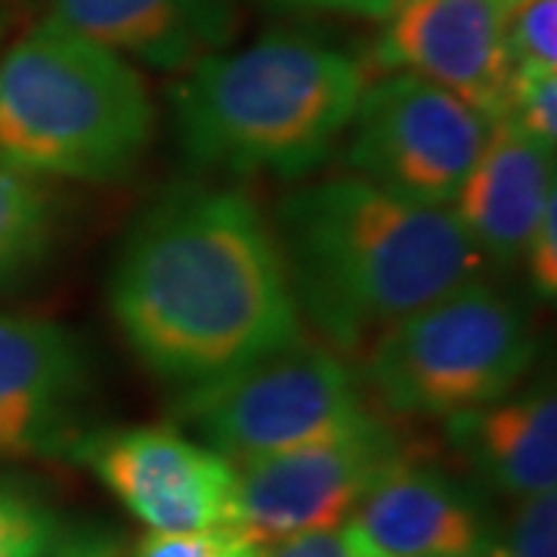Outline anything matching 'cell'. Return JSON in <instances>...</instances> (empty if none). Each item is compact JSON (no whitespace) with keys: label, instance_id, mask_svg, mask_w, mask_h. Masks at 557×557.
Returning <instances> with one entry per match:
<instances>
[{"label":"cell","instance_id":"6","mask_svg":"<svg viewBox=\"0 0 557 557\" xmlns=\"http://www.w3.org/2000/svg\"><path fill=\"white\" fill-rule=\"evenodd\" d=\"M177 416L233 468L338 437L369 412L350 369L298 335L239 369L186 387Z\"/></svg>","mask_w":557,"mask_h":557},{"label":"cell","instance_id":"8","mask_svg":"<svg viewBox=\"0 0 557 557\" xmlns=\"http://www.w3.org/2000/svg\"><path fill=\"white\" fill-rule=\"evenodd\" d=\"M403 453L397 431L369 416L347 434L242 465L236 468V530L267 548L338 527Z\"/></svg>","mask_w":557,"mask_h":557},{"label":"cell","instance_id":"5","mask_svg":"<svg viewBox=\"0 0 557 557\" xmlns=\"http://www.w3.org/2000/svg\"><path fill=\"white\" fill-rule=\"evenodd\" d=\"M533 357L518 300L474 278L381 332L366 347V381L394 416L449 418L508 397Z\"/></svg>","mask_w":557,"mask_h":557},{"label":"cell","instance_id":"16","mask_svg":"<svg viewBox=\"0 0 557 557\" xmlns=\"http://www.w3.org/2000/svg\"><path fill=\"white\" fill-rule=\"evenodd\" d=\"M53 211L35 174L0 156V260L20 276L50 248Z\"/></svg>","mask_w":557,"mask_h":557},{"label":"cell","instance_id":"3","mask_svg":"<svg viewBox=\"0 0 557 557\" xmlns=\"http://www.w3.org/2000/svg\"><path fill=\"white\" fill-rule=\"evenodd\" d=\"M357 60L300 35L193 62L171 94L186 159L220 174H310L354 119Z\"/></svg>","mask_w":557,"mask_h":557},{"label":"cell","instance_id":"2","mask_svg":"<svg viewBox=\"0 0 557 557\" xmlns=\"http://www.w3.org/2000/svg\"><path fill=\"white\" fill-rule=\"evenodd\" d=\"M276 245L298 313L341 354L474 282L483 255L446 208L359 177L300 186L276 211Z\"/></svg>","mask_w":557,"mask_h":557},{"label":"cell","instance_id":"18","mask_svg":"<svg viewBox=\"0 0 557 557\" xmlns=\"http://www.w3.org/2000/svg\"><path fill=\"white\" fill-rule=\"evenodd\" d=\"M57 539V515L40 498L0 483V557H44Z\"/></svg>","mask_w":557,"mask_h":557},{"label":"cell","instance_id":"19","mask_svg":"<svg viewBox=\"0 0 557 557\" xmlns=\"http://www.w3.org/2000/svg\"><path fill=\"white\" fill-rule=\"evenodd\" d=\"M490 557H557V496L555 490L520 498L508 527L490 536Z\"/></svg>","mask_w":557,"mask_h":557},{"label":"cell","instance_id":"10","mask_svg":"<svg viewBox=\"0 0 557 557\" xmlns=\"http://www.w3.org/2000/svg\"><path fill=\"white\" fill-rule=\"evenodd\" d=\"M508 0H406L384 20L375 60L446 87L493 121L505 112L511 60L505 50Z\"/></svg>","mask_w":557,"mask_h":557},{"label":"cell","instance_id":"15","mask_svg":"<svg viewBox=\"0 0 557 557\" xmlns=\"http://www.w3.org/2000/svg\"><path fill=\"white\" fill-rule=\"evenodd\" d=\"M446 437L480 478L508 496H536L557 480V403L552 387L502 397L446 418Z\"/></svg>","mask_w":557,"mask_h":557},{"label":"cell","instance_id":"26","mask_svg":"<svg viewBox=\"0 0 557 557\" xmlns=\"http://www.w3.org/2000/svg\"><path fill=\"white\" fill-rule=\"evenodd\" d=\"M10 278H16V273H13V270H10V267L0 260V282H10Z\"/></svg>","mask_w":557,"mask_h":557},{"label":"cell","instance_id":"23","mask_svg":"<svg viewBox=\"0 0 557 557\" xmlns=\"http://www.w3.org/2000/svg\"><path fill=\"white\" fill-rule=\"evenodd\" d=\"M527 276L542 300H555L557 295V196L542 211L533 236L523 248Z\"/></svg>","mask_w":557,"mask_h":557},{"label":"cell","instance_id":"21","mask_svg":"<svg viewBox=\"0 0 557 557\" xmlns=\"http://www.w3.org/2000/svg\"><path fill=\"white\" fill-rule=\"evenodd\" d=\"M260 552L236 527H218L199 533H152L131 557H260Z\"/></svg>","mask_w":557,"mask_h":557},{"label":"cell","instance_id":"4","mask_svg":"<svg viewBox=\"0 0 557 557\" xmlns=\"http://www.w3.org/2000/svg\"><path fill=\"white\" fill-rule=\"evenodd\" d=\"M152 124L137 69L57 22H40L0 60V156L35 177H127Z\"/></svg>","mask_w":557,"mask_h":557},{"label":"cell","instance_id":"11","mask_svg":"<svg viewBox=\"0 0 557 557\" xmlns=\"http://www.w3.org/2000/svg\"><path fill=\"white\" fill-rule=\"evenodd\" d=\"M90 391L78 338L57 322L0 313V453L57 456L78 446Z\"/></svg>","mask_w":557,"mask_h":557},{"label":"cell","instance_id":"25","mask_svg":"<svg viewBox=\"0 0 557 557\" xmlns=\"http://www.w3.org/2000/svg\"><path fill=\"white\" fill-rule=\"evenodd\" d=\"M44 557H119L109 539L97 533H75V536L57 539L53 548Z\"/></svg>","mask_w":557,"mask_h":557},{"label":"cell","instance_id":"20","mask_svg":"<svg viewBox=\"0 0 557 557\" xmlns=\"http://www.w3.org/2000/svg\"><path fill=\"white\" fill-rule=\"evenodd\" d=\"M502 119L527 137L555 149L557 143V72H515Z\"/></svg>","mask_w":557,"mask_h":557},{"label":"cell","instance_id":"13","mask_svg":"<svg viewBox=\"0 0 557 557\" xmlns=\"http://www.w3.org/2000/svg\"><path fill=\"white\" fill-rule=\"evenodd\" d=\"M555 196V149L498 119L458 189L453 214L483 260L515 263Z\"/></svg>","mask_w":557,"mask_h":557},{"label":"cell","instance_id":"24","mask_svg":"<svg viewBox=\"0 0 557 557\" xmlns=\"http://www.w3.org/2000/svg\"><path fill=\"white\" fill-rule=\"evenodd\" d=\"M285 7H310V10H335L362 20H391L406 0H273Z\"/></svg>","mask_w":557,"mask_h":557},{"label":"cell","instance_id":"27","mask_svg":"<svg viewBox=\"0 0 557 557\" xmlns=\"http://www.w3.org/2000/svg\"><path fill=\"white\" fill-rule=\"evenodd\" d=\"M446 557H490V552H486V545H483V548H478V552H468V555H446Z\"/></svg>","mask_w":557,"mask_h":557},{"label":"cell","instance_id":"14","mask_svg":"<svg viewBox=\"0 0 557 557\" xmlns=\"http://www.w3.org/2000/svg\"><path fill=\"white\" fill-rule=\"evenodd\" d=\"M152 69H189L233 38L230 0H53L47 16Z\"/></svg>","mask_w":557,"mask_h":557},{"label":"cell","instance_id":"22","mask_svg":"<svg viewBox=\"0 0 557 557\" xmlns=\"http://www.w3.org/2000/svg\"><path fill=\"white\" fill-rule=\"evenodd\" d=\"M260 557H384L357 527V520H344L329 530H313L300 536L282 539L267 545Z\"/></svg>","mask_w":557,"mask_h":557},{"label":"cell","instance_id":"7","mask_svg":"<svg viewBox=\"0 0 557 557\" xmlns=\"http://www.w3.org/2000/svg\"><path fill=\"white\" fill-rule=\"evenodd\" d=\"M347 127L344 159L359 180L416 205L446 208L471 174L493 119L446 87L391 72L362 87Z\"/></svg>","mask_w":557,"mask_h":557},{"label":"cell","instance_id":"9","mask_svg":"<svg viewBox=\"0 0 557 557\" xmlns=\"http://www.w3.org/2000/svg\"><path fill=\"white\" fill-rule=\"evenodd\" d=\"M156 533L236 527V468L171 428H121L72 449Z\"/></svg>","mask_w":557,"mask_h":557},{"label":"cell","instance_id":"1","mask_svg":"<svg viewBox=\"0 0 557 557\" xmlns=\"http://www.w3.org/2000/svg\"><path fill=\"white\" fill-rule=\"evenodd\" d=\"M109 304L131 350L180 387L300 335L276 236L236 189L183 186L156 201L121 248Z\"/></svg>","mask_w":557,"mask_h":557},{"label":"cell","instance_id":"17","mask_svg":"<svg viewBox=\"0 0 557 557\" xmlns=\"http://www.w3.org/2000/svg\"><path fill=\"white\" fill-rule=\"evenodd\" d=\"M505 50L515 72H557V0H508Z\"/></svg>","mask_w":557,"mask_h":557},{"label":"cell","instance_id":"28","mask_svg":"<svg viewBox=\"0 0 557 557\" xmlns=\"http://www.w3.org/2000/svg\"><path fill=\"white\" fill-rule=\"evenodd\" d=\"M0 35H3V13H0Z\"/></svg>","mask_w":557,"mask_h":557},{"label":"cell","instance_id":"12","mask_svg":"<svg viewBox=\"0 0 557 557\" xmlns=\"http://www.w3.org/2000/svg\"><path fill=\"white\" fill-rule=\"evenodd\" d=\"M354 515L384 557L468 555L490 542L471 493L412 449L381 471Z\"/></svg>","mask_w":557,"mask_h":557}]
</instances>
